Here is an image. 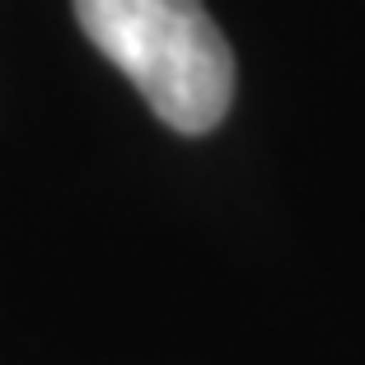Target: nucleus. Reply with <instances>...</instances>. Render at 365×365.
I'll use <instances>...</instances> for the list:
<instances>
[{
    "instance_id": "nucleus-1",
    "label": "nucleus",
    "mask_w": 365,
    "mask_h": 365,
    "mask_svg": "<svg viewBox=\"0 0 365 365\" xmlns=\"http://www.w3.org/2000/svg\"><path fill=\"white\" fill-rule=\"evenodd\" d=\"M85 38L136 85L155 118L182 136L225 122L235 56L202 0H71Z\"/></svg>"
}]
</instances>
